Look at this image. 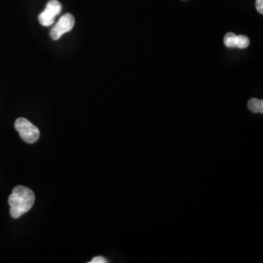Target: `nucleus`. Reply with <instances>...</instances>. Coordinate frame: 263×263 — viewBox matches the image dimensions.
<instances>
[{"instance_id":"423d86ee","label":"nucleus","mask_w":263,"mask_h":263,"mask_svg":"<svg viewBox=\"0 0 263 263\" xmlns=\"http://www.w3.org/2000/svg\"><path fill=\"white\" fill-rule=\"evenodd\" d=\"M55 18H56V17L50 15L49 13H47V12L44 10V11L39 15L38 20H39V23H40L43 27H49V26L53 25V23H54V21H55Z\"/></svg>"},{"instance_id":"6e6552de","label":"nucleus","mask_w":263,"mask_h":263,"mask_svg":"<svg viewBox=\"0 0 263 263\" xmlns=\"http://www.w3.org/2000/svg\"><path fill=\"white\" fill-rule=\"evenodd\" d=\"M223 42L226 44V47L235 48L236 47V34L232 32H228L224 36Z\"/></svg>"},{"instance_id":"20e7f679","label":"nucleus","mask_w":263,"mask_h":263,"mask_svg":"<svg viewBox=\"0 0 263 263\" xmlns=\"http://www.w3.org/2000/svg\"><path fill=\"white\" fill-rule=\"evenodd\" d=\"M45 11L50 15L56 17L62 11V4L58 0H50L46 5Z\"/></svg>"},{"instance_id":"1a4fd4ad","label":"nucleus","mask_w":263,"mask_h":263,"mask_svg":"<svg viewBox=\"0 0 263 263\" xmlns=\"http://www.w3.org/2000/svg\"><path fill=\"white\" fill-rule=\"evenodd\" d=\"M107 262V260L103 257V256H96L94 257L90 263H106Z\"/></svg>"},{"instance_id":"0eeeda50","label":"nucleus","mask_w":263,"mask_h":263,"mask_svg":"<svg viewBox=\"0 0 263 263\" xmlns=\"http://www.w3.org/2000/svg\"><path fill=\"white\" fill-rule=\"evenodd\" d=\"M250 45V39L246 35H236V47L245 49Z\"/></svg>"},{"instance_id":"7ed1b4c3","label":"nucleus","mask_w":263,"mask_h":263,"mask_svg":"<svg viewBox=\"0 0 263 263\" xmlns=\"http://www.w3.org/2000/svg\"><path fill=\"white\" fill-rule=\"evenodd\" d=\"M76 24L74 17L71 14H66L61 17L56 26L52 28L50 35L53 40H58L62 37L65 33L70 31Z\"/></svg>"},{"instance_id":"f03ea898","label":"nucleus","mask_w":263,"mask_h":263,"mask_svg":"<svg viewBox=\"0 0 263 263\" xmlns=\"http://www.w3.org/2000/svg\"><path fill=\"white\" fill-rule=\"evenodd\" d=\"M15 129L19 132L21 139L27 143H34L39 140V129L26 118H18L15 121Z\"/></svg>"},{"instance_id":"39448f33","label":"nucleus","mask_w":263,"mask_h":263,"mask_svg":"<svg viewBox=\"0 0 263 263\" xmlns=\"http://www.w3.org/2000/svg\"><path fill=\"white\" fill-rule=\"evenodd\" d=\"M249 109L254 113H263V101L258 99H252L249 101Z\"/></svg>"},{"instance_id":"9d476101","label":"nucleus","mask_w":263,"mask_h":263,"mask_svg":"<svg viewBox=\"0 0 263 263\" xmlns=\"http://www.w3.org/2000/svg\"><path fill=\"white\" fill-rule=\"evenodd\" d=\"M255 7L258 13L262 14L263 13V0H256V3H255Z\"/></svg>"},{"instance_id":"f257e3e1","label":"nucleus","mask_w":263,"mask_h":263,"mask_svg":"<svg viewBox=\"0 0 263 263\" xmlns=\"http://www.w3.org/2000/svg\"><path fill=\"white\" fill-rule=\"evenodd\" d=\"M35 201L34 193L31 189L18 185L13 188L8 199L10 215L13 218H19L33 207Z\"/></svg>"}]
</instances>
